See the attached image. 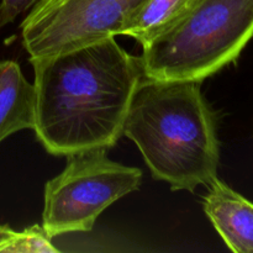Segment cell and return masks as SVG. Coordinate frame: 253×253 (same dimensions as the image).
Segmentation results:
<instances>
[{
  "label": "cell",
  "instance_id": "277c9868",
  "mask_svg": "<svg viewBox=\"0 0 253 253\" xmlns=\"http://www.w3.org/2000/svg\"><path fill=\"white\" fill-rule=\"evenodd\" d=\"M66 168L44 185L42 227L48 236L88 232L101 212L135 192L142 170L108 157V150L85 151L67 157Z\"/></svg>",
  "mask_w": 253,
  "mask_h": 253
},
{
  "label": "cell",
  "instance_id": "8fae6325",
  "mask_svg": "<svg viewBox=\"0 0 253 253\" xmlns=\"http://www.w3.org/2000/svg\"><path fill=\"white\" fill-rule=\"evenodd\" d=\"M14 234L15 231L10 226H7V225H0V247L4 244H6Z\"/></svg>",
  "mask_w": 253,
  "mask_h": 253
},
{
  "label": "cell",
  "instance_id": "52a82bcc",
  "mask_svg": "<svg viewBox=\"0 0 253 253\" xmlns=\"http://www.w3.org/2000/svg\"><path fill=\"white\" fill-rule=\"evenodd\" d=\"M36 95L34 84L22 74L19 63L0 62V143L21 130H34Z\"/></svg>",
  "mask_w": 253,
  "mask_h": 253
},
{
  "label": "cell",
  "instance_id": "6da1fadb",
  "mask_svg": "<svg viewBox=\"0 0 253 253\" xmlns=\"http://www.w3.org/2000/svg\"><path fill=\"white\" fill-rule=\"evenodd\" d=\"M30 62L36 95L34 131L49 155L68 157L116 145L143 77L140 58L110 37Z\"/></svg>",
  "mask_w": 253,
  "mask_h": 253
},
{
  "label": "cell",
  "instance_id": "ba28073f",
  "mask_svg": "<svg viewBox=\"0 0 253 253\" xmlns=\"http://www.w3.org/2000/svg\"><path fill=\"white\" fill-rule=\"evenodd\" d=\"M203 0H148L125 35L142 46L184 20Z\"/></svg>",
  "mask_w": 253,
  "mask_h": 253
},
{
  "label": "cell",
  "instance_id": "3957f363",
  "mask_svg": "<svg viewBox=\"0 0 253 253\" xmlns=\"http://www.w3.org/2000/svg\"><path fill=\"white\" fill-rule=\"evenodd\" d=\"M253 39V0H203L173 29L145 44L143 77L197 81L236 61Z\"/></svg>",
  "mask_w": 253,
  "mask_h": 253
},
{
  "label": "cell",
  "instance_id": "7a4b0ae2",
  "mask_svg": "<svg viewBox=\"0 0 253 253\" xmlns=\"http://www.w3.org/2000/svg\"><path fill=\"white\" fill-rule=\"evenodd\" d=\"M153 179L193 193L217 178L216 115L200 82L141 78L124 124Z\"/></svg>",
  "mask_w": 253,
  "mask_h": 253
},
{
  "label": "cell",
  "instance_id": "9c48e42d",
  "mask_svg": "<svg viewBox=\"0 0 253 253\" xmlns=\"http://www.w3.org/2000/svg\"><path fill=\"white\" fill-rule=\"evenodd\" d=\"M52 245L51 237L39 225L16 232L11 239L0 247V253H58Z\"/></svg>",
  "mask_w": 253,
  "mask_h": 253
},
{
  "label": "cell",
  "instance_id": "30bf717a",
  "mask_svg": "<svg viewBox=\"0 0 253 253\" xmlns=\"http://www.w3.org/2000/svg\"><path fill=\"white\" fill-rule=\"evenodd\" d=\"M40 0H1L0 2V29L11 24L19 15L34 7Z\"/></svg>",
  "mask_w": 253,
  "mask_h": 253
},
{
  "label": "cell",
  "instance_id": "8992f818",
  "mask_svg": "<svg viewBox=\"0 0 253 253\" xmlns=\"http://www.w3.org/2000/svg\"><path fill=\"white\" fill-rule=\"evenodd\" d=\"M204 198V211L230 251L253 253V203L215 178Z\"/></svg>",
  "mask_w": 253,
  "mask_h": 253
},
{
  "label": "cell",
  "instance_id": "5b68a950",
  "mask_svg": "<svg viewBox=\"0 0 253 253\" xmlns=\"http://www.w3.org/2000/svg\"><path fill=\"white\" fill-rule=\"evenodd\" d=\"M148 0H40L21 22L30 58L125 35Z\"/></svg>",
  "mask_w": 253,
  "mask_h": 253
}]
</instances>
